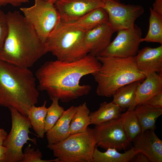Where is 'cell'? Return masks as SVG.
Returning <instances> with one entry per match:
<instances>
[{"mask_svg": "<svg viewBox=\"0 0 162 162\" xmlns=\"http://www.w3.org/2000/svg\"><path fill=\"white\" fill-rule=\"evenodd\" d=\"M101 65L97 57L90 53L73 62L48 61L35 73L38 89L46 92L51 99L56 98L68 103L89 93L91 86L80 85V80L86 75L97 72Z\"/></svg>", "mask_w": 162, "mask_h": 162, "instance_id": "6da1fadb", "label": "cell"}, {"mask_svg": "<svg viewBox=\"0 0 162 162\" xmlns=\"http://www.w3.org/2000/svg\"><path fill=\"white\" fill-rule=\"evenodd\" d=\"M8 31L0 59L29 68L46 53L44 43L19 11L6 14Z\"/></svg>", "mask_w": 162, "mask_h": 162, "instance_id": "7a4b0ae2", "label": "cell"}, {"mask_svg": "<svg viewBox=\"0 0 162 162\" xmlns=\"http://www.w3.org/2000/svg\"><path fill=\"white\" fill-rule=\"evenodd\" d=\"M36 80L29 68L0 59V105L14 108L28 117L30 108L38 103Z\"/></svg>", "mask_w": 162, "mask_h": 162, "instance_id": "3957f363", "label": "cell"}, {"mask_svg": "<svg viewBox=\"0 0 162 162\" xmlns=\"http://www.w3.org/2000/svg\"><path fill=\"white\" fill-rule=\"evenodd\" d=\"M97 57L101 65L92 75L97 83L96 92L98 96L111 97L120 87L145 78L138 69L134 57Z\"/></svg>", "mask_w": 162, "mask_h": 162, "instance_id": "277c9868", "label": "cell"}, {"mask_svg": "<svg viewBox=\"0 0 162 162\" xmlns=\"http://www.w3.org/2000/svg\"><path fill=\"white\" fill-rule=\"evenodd\" d=\"M85 32L61 21L44 43L46 53L64 62L81 59L88 53L84 41Z\"/></svg>", "mask_w": 162, "mask_h": 162, "instance_id": "5b68a950", "label": "cell"}, {"mask_svg": "<svg viewBox=\"0 0 162 162\" xmlns=\"http://www.w3.org/2000/svg\"><path fill=\"white\" fill-rule=\"evenodd\" d=\"M97 146L94 129L88 127L84 132L70 134L62 141L47 147L60 162H93Z\"/></svg>", "mask_w": 162, "mask_h": 162, "instance_id": "8992f818", "label": "cell"}, {"mask_svg": "<svg viewBox=\"0 0 162 162\" xmlns=\"http://www.w3.org/2000/svg\"><path fill=\"white\" fill-rule=\"evenodd\" d=\"M20 10L44 43L61 21L54 4L44 0H35L33 5Z\"/></svg>", "mask_w": 162, "mask_h": 162, "instance_id": "52a82bcc", "label": "cell"}, {"mask_svg": "<svg viewBox=\"0 0 162 162\" xmlns=\"http://www.w3.org/2000/svg\"><path fill=\"white\" fill-rule=\"evenodd\" d=\"M9 109L12 126L3 145L6 148L4 162H21L23 158L22 149L24 145L29 140L36 145V139L29 136V129L32 126L28 117L22 115L14 108Z\"/></svg>", "mask_w": 162, "mask_h": 162, "instance_id": "ba28073f", "label": "cell"}, {"mask_svg": "<svg viewBox=\"0 0 162 162\" xmlns=\"http://www.w3.org/2000/svg\"><path fill=\"white\" fill-rule=\"evenodd\" d=\"M116 36L99 56L120 58L134 57L142 38L141 29L135 24L118 31Z\"/></svg>", "mask_w": 162, "mask_h": 162, "instance_id": "9c48e42d", "label": "cell"}, {"mask_svg": "<svg viewBox=\"0 0 162 162\" xmlns=\"http://www.w3.org/2000/svg\"><path fill=\"white\" fill-rule=\"evenodd\" d=\"M104 8L108 16L109 25L114 32L129 28L144 12L140 5L126 4L119 0H104Z\"/></svg>", "mask_w": 162, "mask_h": 162, "instance_id": "30bf717a", "label": "cell"}, {"mask_svg": "<svg viewBox=\"0 0 162 162\" xmlns=\"http://www.w3.org/2000/svg\"><path fill=\"white\" fill-rule=\"evenodd\" d=\"M94 129L97 145L104 149L125 150L130 145L131 142L124 131L120 117L96 125Z\"/></svg>", "mask_w": 162, "mask_h": 162, "instance_id": "8fae6325", "label": "cell"}, {"mask_svg": "<svg viewBox=\"0 0 162 162\" xmlns=\"http://www.w3.org/2000/svg\"><path fill=\"white\" fill-rule=\"evenodd\" d=\"M104 0H58L54 5L59 13L61 21L74 22L96 8H104Z\"/></svg>", "mask_w": 162, "mask_h": 162, "instance_id": "7c38bea8", "label": "cell"}, {"mask_svg": "<svg viewBox=\"0 0 162 162\" xmlns=\"http://www.w3.org/2000/svg\"><path fill=\"white\" fill-rule=\"evenodd\" d=\"M114 32L108 23L86 31L84 41L88 53L99 56L110 43Z\"/></svg>", "mask_w": 162, "mask_h": 162, "instance_id": "4fadbf2b", "label": "cell"}, {"mask_svg": "<svg viewBox=\"0 0 162 162\" xmlns=\"http://www.w3.org/2000/svg\"><path fill=\"white\" fill-rule=\"evenodd\" d=\"M133 142V147L144 154L149 162H162V141L154 130L141 132Z\"/></svg>", "mask_w": 162, "mask_h": 162, "instance_id": "5bb4252c", "label": "cell"}, {"mask_svg": "<svg viewBox=\"0 0 162 162\" xmlns=\"http://www.w3.org/2000/svg\"><path fill=\"white\" fill-rule=\"evenodd\" d=\"M134 58L138 69L145 76L152 72L162 75V44L155 48L144 47Z\"/></svg>", "mask_w": 162, "mask_h": 162, "instance_id": "9a60e30c", "label": "cell"}, {"mask_svg": "<svg viewBox=\"0 0 162 162\" xmlns=\"http://www.w3.org/2000/svg\"><path fill=\"white\" fill-rule=\"evenodd\" d=\"M77 108L76 106H72L64 110L54 126L46 132V135L48 144L59 143L70 136V124Z\"/></svg>", "mask_w": 162, "mask_h": 162, "instance_id": "2e32d148", "label": "cell"}, {"mask_svg": "<svg viewBox=\"0 0 162 162\" xmlns=\"http://www.w3.org/2000/svg\"><path fill=\"white\" fill-rule=\"evenodd\" d=\"M162 92V75L156 72L145 76L143 81L137 86L135 98L136 105L144 104L154 96Z\"/></svg>", "mask_w": 162, "mask_h": 162, "instance_id": "e0dca14e", "label": "cell"}, {"mask_svg": "<svg viewBox=\"0 0 162 162\" xmlns=\"http://www.w3.org/2000/svg\"><path fill=\"white\" fill-rule=\"evenodd\" d=\"M108 22L106 11L104 8L100 7L89 12L75 21L68 23L86 31Z\"/></svg>", "mask_w": 162, "mask_h": 162, "instance_id": "ac0fdd59", "label": "cell"}, {"mask_svg": "<svg viewBox=\"0 0 162 162\" xmlns=\"http://www.w3.org/2000/svg\"><path fill=\"white\" fill-rule=\"evenodd\" d=\"M134 112L143 132L148 130H155L156 120L162 114V108H153L144 103L137 105Z\"/></svg>", "mask_w": 162, "mask_h": 162, "instance_id": "d6986e66", "label": "cell"}, {"mask_svg": "<svg viewBox=\"0 0 162 162\" xmlns=\"http://www.w3.org/2000/svg\"><path fill=\"white\" fill-rule=\"evenodd\" d=\"M140 82L135 81L118 88L112 95V102L118 106L122 111L130 108H135L137 105L135 102L136 91Z\"/></svg>", "mask_w": 162, "mask_h": 162, "instance_id": "ffe728a7", "label": "cell"}, {"mask_svg": "<svg viewBox=\"0 0 162 162\" xmlns=\"http://www.w3.org/2000/svg\"><path fill=\"white\" fill-rule=\"evenodd\" d=\"M122 112L121 109L112 101L103 102L98 110L90 112L91 124L99 125L118 118Z\"/></svg>", "mask_w": 162, "mask_h": 162, "instance_id": "44dd1931", "label": "cell"}, {"mask_svg": "<svg viewBox=\"0 0 162 162\" xmlns=\"http://www.w3.org/2000/svg\"><path fill=\"white\" fill-rule=\"evenodd\" d=\"M95 148L93 155V162H129L139 152L134 147L120 153L116 149L109 148L104 152H102Z\"/></svg>", "mask_w": 162, "mask_h": 162, "instance_id": "7402d4cb", "label": "cell"}, {"mask_svg": "<svg viewBox=\"0 0 162 162\" xmlns=\"http://www.w3.org/2000/svg\"><path fill=\"white\" fill-rule=\"evenodd\" d=\"M90 111L86 102L77 106L76 110L71 121L69 128L70 134L86 131L91 124Z\"/></svg>", "mask_w": 162, "mask_h": 162, "instance_id": "603a6c76", "label": "cell"}, {"mask_svg": "<svg viewBox=\"0 0 162 162\" xmlns=\"http://www.w3.org/2000/svg\"><path fill=\"white\" fill-rule=\"evenodd\" d=\"M46 101H44L43 104L40 106H32L28 112V117L29 118L32 128L38 136L41 138L44 137L45 119L48 108L46 106Z\"/></svg>", "mask_w": 162, "mask_h": 162, "instance_id": "cb8c5ba5", "label": "cell"}, {"mask_svg": "<svg viewBox=\"0 0 162 162\" xmlns=\"http://www.w3.org/2000/svg\"><path fill=\"white\" fill-rule=\"evenodd\" d=\"M134 109L128 108L125 112L122 113L120 117L124 131L131 142L142 132L140 125L134 112Z\"/></svg>", "mask_w": 162, "mask_h": 162, "instance_id": "d4e9b609", "label": "cell"}, {"mask_svg": "<svg viewBox=\"0 0 162 162\" xmlns=\"http://www.w3.org/2000/svg\"><path fill=\"white\" fill-rule=\"evenodd\" d=\"M148 30L145 37L142 38L141 42H156L162 44V16L154 12L150 8Z\"/></svg>", "mask_w": 162, "mask_h": 162, "instance_id": "484cf974", "label": "cell"}, {"mask_svg": "<svg viewBox=\"0 0 162 162\" xmlns=\"http://www.w3.org/2000/svg\"><path fill=\"white\" fill-rule=\"evenodd\" d=\"M52 102L48 108L45 119V132L50 129L62 115L64 111V108L59 106V99L56 98L51 99Z\"/></svg>", "mask_w": 162, "mask_h": 162, "instance_id": "4316f807", "label": "cell"}, {"mask_svg": "<svg viewBox=\"0 0 162 162\" xmlns=\"http://www.w3.org/2000/svg\"><path fill=\"white\" fill-rule=\"evenodd\" d=\"M23 154V158L21 162H60L57 158L49 160L42 159V154L40 151L38 149L35 150L29 145L26 147Z\"/></svg>", "mask_w": 162, "mask_h": 162, "instance_id": "83f0119b", "label": "cell"}, {"mask_svg": "<svg viewBox=\"0 0 162 162\" xmlns=\"http://www.w3.org/2000/svg\"><path fill=\"white\" fill-rule=\"evenodd\" d=\"M8 31V26L6 14L0 10V50L7 37Z\"/></svg>", "mask_w": 162, "mask_h": 162, "instance_id": "f1b7e54d", "label": "cell"}, {"mask_svg": "<svg viewBox=\"0 0 162 162\" xmlns=\"http://www.w3.org/2000/svg\"><path fill=\"white\" fill-rule=\"evenodd\" d=\"M145 103L153 108H162V92L152 97Z\"/></svg>", "mask_w": 162, "mask_h": 162, "instance_id": "f546056e", "label": "cell"}, {"mask_svg": "<svg viewBox=\"0 0 162 162\" xmlns=\"http://www.w3.org/2000/svg\"><path fill=\"white\" fill-rule=\"evenodd\" d=\"M29 0H0V8L8 4L14 7H19L23 3L29 2Z\"/></svg>", "mask_w": 162, "mask_h": 162, "instance_id": "4dcf8cb0", "label": "cell"}, {"mask_svg": "<svg viewBox=\"0 0 162 162\" xmlns=\"http://www.w3.org/2000/svg\"><path fill=\"white\" fill-rule=\"evenodd\" d=\"M152 9L155 13L162 16V0H155Z\"/></svg>", "mask_w": 162, "mask_h": 162, "instance_id": "1f68e13d", "label": "cell"}, {"mask_svg": "<svg viewBox=\"0 0 162 162\" xmlns=\"http://www.w3.org/2000/svg\"><path fill=\"white\" fill-rule=\"evenodd\" d=\"M131 162H149L148 158L144 154L139 152L135 154Z\"/></svg>", "mask_w": 162, "mask_h": 162, "instance_id": "d6a6232c", "label": "cell"}, {"mask_svg": "<svg viewBox=\"0 0 162 162\" xmlns=\"http://www.w3.org/2000/svg\"><path fill=\"white\" fill-rule=\"evenodd\" d=\"M8 134L3 128H0V145H3Z\"/></svg>", "mask_w": 162, "mask_h": 162, "instance_id": "836d02e7", "label": "cell"}, {"mask_svg": "<svg viewBox=\"0 0 162 162\" xmlns=\"http://www.w3.org/2000/svg\"><path fill=\"white\" fill-rule=\"evenodd\" d=\"M6 152V147L3 145H0V162H4Z\"/></svg>", "mask_w": 162, "mask_h": 162, "instance_id": "e575fe53", "label": "cell"}, {"mask_svg": "<svg viewBox=\"0 0 162 162\" xmlns=\"http://www.w3.org/2000/svg\"><path fill=\"white\" fill-rule=\"evenodd\" d=\"M47 2H48L50 3H52V4H54L55 3V2H57L58 0H44Z\"/></svg>", "mask_w": 162, "mask_h": 162, "instance_id": "d590c367", "label": "cell"}]
</instances>
